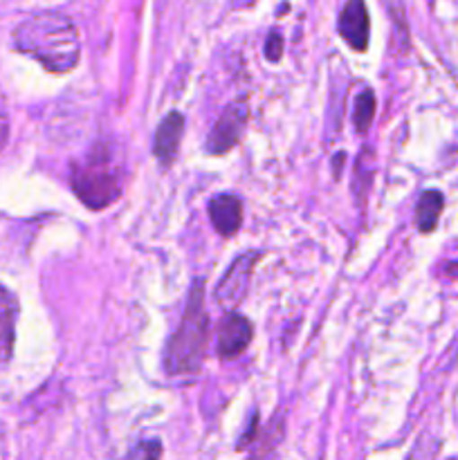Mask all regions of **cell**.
<instances>
[{"instance_id": "1", "label": "cell", "mask_w": 458, "mask_h": 460, "mask_svg": "<svg viewBox=\"0 0 458 460\" xmlns=\"http://www.w3.org/2000/svg\"><path fill=\"white\" fill-rule=\"evenodd\" d=\"M13 45L18 52L36 58L57 75L75 70L81 57L79 31L70 18L58 12H40L25 18L13 30Z\"/></svg>"}, {"instance_id": "2", "label": "cell", "mask_w": 458, "mask_h": 460, "mask_svg": "<svg viewBox=\"0 0 458 460\" xmlns=\"http://www.w3.org/2000/svg\"><path fill=\"white\" fill-rule=\"evenodd\" d=\"M209 317L205 310V286L196 281L187 299V310L180 328L166 346L164 367L169 376H191L198 373L205 359L207 340H209Z\"/></svg>"}, {"instance_id": "3", "label": "cell", "mask_w": 458, "mask_h": 460, "mask_svg": "<svg viewBox=\"0 0 458 460\" xmlns=\"http://www.w3.org/2000/svg\"><path fill=\"white\" fill-rule=\"evenodd\" d=\"M76 198L90 209L110 207L121 196V166L106 144H97L72 173Z\"/></svg>"}, {"instance_id": "4", "label": "cell", "mask_w": 458, "mask_h": 460, "mask_svg": "<svg viewBox=\"0 0 458 460\" xmlns=\"http://www.w3.org/2000/svg\"><path fill=\"white\" fill-rule=\"evenodd\" d=\"M260 259V252H247V254H241L232 263V268L225 272V277L220 279V283L214 290V299L218 301L220 308L233 310L241 305L242 296L250 290L251 272L256 268V261Z\"/></svg>"}, {"instance_id": "5", "label": "cell", "mask_w": 458, "mask_h": 460, "mask_svg": "<svg viewBox=\"0 0 458 460\" xmlns=\"http://www.w3.org/2000/svg\"><path fill=\"white\" fill-rule=\"evenodd\" d=\"M247 117H250V108H247L245 102L229 103L223 115H220V119L216 121L209 137H207V153H211V155H223L229 148L236 146L241 142L242 133H245Z\"/></svg>"}, {"instance_id": "6", "label": "cell", "mask_w": 458, "mask_h": 460, "mask_svg": "<svg viewBox=\"0 0 458 460\" xmlns=\"http://www.w3.org/2000/svg\"><path fill=\"white\" fill-rule=\"evenodd\" d=\"M339 34L346 43L357 52L368 48L371 39V18H368L364 0H348L339 13Z\"/></svg>"}, {"instance_id": "7", "label": "cell", "mask_w": 458, "mask_h": 460, "mask_svg": "<svg viewBox=\"0 0 458 460\" xmlns=\"http://www.w3.org/2000/svg\"><path fill=\"white\" fill-rule=\"evenodd\" d=\"M251 323L242 314L232 313L225 317L223 326L218 332V355L220 359H236L241 358L242 350L251 341Z\"/></svg>"}, {"instance_id": "8", "label": "cell", "mask_w": 458, "mask_h": 460, "mask_svg": "<svg viewBox=\"0 0 458 460\" xmlns=\"http://www.w3.org/2000/svg\"><path fill=\"white\" fill-rule=\"evenodd\" d=\"M209 218L220 236H233L242 223V202L232 193H220L211 198Z\"/></svg>"}, {"instance_id": "9", "label": "cell", "mask_w": 458, "mask_h": 460, "mask_svg": "<svg viewBox=\"0 0 458 460\" xmlns=\"http://www.w3.org/2000/svg\"><path fill=\"white\" fill-rule=\"evenodd\" d=\"M184 135V117L180 112H169L162 119V124L155 130V142H153V155L162 162V164H171L178 153L180 142Z\"/></svg>"}, {"instance_id": "10", "label": "cell", "mask_w": 458, "mask_h": 460, "mask_svg": "<svg viewBox=\"0 0 458 460\" xmlns=\"http://www.w3.org/2000/svg\"><path fill=\"white\" fill-rule=\"evenodd\" d=\"M18 301L7 288L0 286V364H7L13 350V335H16Z\"/></svg>"}, {"instance_id": "11", "label": "cell", "mask_w": 458, "mask_h": 460, "mask_svg": "<svg viewBox=\"0 0 458 460\" xmlns=\"http://www.w3.org/2000/svg\"><path fill=\"white\" fill-rule=\"evenodd\" d=\"M445 207V196L436 189H429V191L422 193L420 202H418V211H416V220H418V229L422 234L434 232L436 225H438L440 211Z\"/></svg>"}, {"instance_id": "12", "label": "cell", "mask_w": 458, "mask_h": 460, "mask_svg": "<svg viewBox=\"0 0 458 460\" xmlns=\"http://www.w3.org/2000/svg\"><path fill=\"white\" fill-rule=\"evenodd\" d=\"M373 115H375V94L371 90H362L355 97L353 108V126L357 128V133H366L368 126L373 124Z\"/></svg>"}, {"instance_id": "13", "label": "cell", "mask_w": 458, "mask_h": 460, "mask_svg": "<svg viewBox=\"0 0 458 460\" xmlns=\"http://www.w3.org/2000/svg\"><path fill=\"white\" fill-rule=\"evenodd\" d=\"M281 54H283V39L278 31H272V34L268 36V40H265V57H268L272 63H277L278 58H281Z\"/></svg>"}, {"instance_id": "14", "label": "cell", "mask_w": 458, "mask_h": 460, "mask_svg": "<svg viewBox=\"0 0 458 460\" xmlns=\"http://www.w3.org/2000/svg\"><path fill=\"white\" fill-rule=\"evenodd\" d=\"M130 458H160L162 456V445L160 440H148V443H142L137 449L128 452Z\"/></svg>"}, {"instance_id": "15", "label": "cell", "mask_w": 458, "mask_h": 460, "mask_svg": "<svg viewBox=\"0 0 458 460\" xmlns=\"http://www.w3.org/2000/svg\"><path fill=\"white\" fill-rule=\"evenodd\" d=\"M7 137H9V121L7 117L0 112V151H3L4 144H7Z\"/></svg>"}, {"instance_id": "16", "label": "cell", "mask_w": 458, "mask_h": 460, "mask_svg": "<svg viewBox=\"0 0 458 460\" xmlns=\"http://www.w3.org/2000/svg\"><path fill=\"white\" fill-rule=\"evenodd\" d=\"M247 3H251V0H247Z\"/></svg>"}]
</instances>
